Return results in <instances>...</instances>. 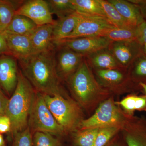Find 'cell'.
Segmentation results:
<instances>
[{"label": "cell", "instance_id": "cell-20", "mask_svg": "<svg viewBox=\"0 0 146 146\" xmlns=\"http://www.w3.org/2000/svg\"><path fill=\"white\" fill-rule=\"evenodd\" d=\"M37 27L36 24L27 17L15 14L5 31L29 37Z\"/></svg>", "mask_w": 146, "mask_h": 146}, {"label": "cell", "instance_id": "cell-17", "mask_svg": "<svg viewBox=\"0 0 146 146\" xmlns=\"http://www.w3.org/2000/svg\"><path fill=\"white\" fill-rule=\"evenodd\" d=\"M84 57L91 68L95 70L123 68L108 48L100 50Z\"/></svg>", "mask_w": 146, "mask_h": 146}, {"label": "cell", "instance_id": "cell-38", "mask_svg": "<svg viewBox=\"0 0 146 146\" xmlns=\"http://www.w3.org/2000/svg\"><path fill=\"white\" fill-rule=\"evenodd\" d=\"M139 86H141V89L143 90L144 92H145L146 96V84L143 83V82H140L139 83Z\"/></svg>", "mask_w": 146, "mask_h": 146}, {"label": "cell", "instance_id": "cell-16", "mask_svg": "<svg viewBox=\"0 0 146 146\" xmlns=\"http://www.w3.org/2000/svg\"><path fill=\"white\" fill-rule=\"evenodd\" d=\"M114 6L128 24L137 27L144 21L138 6L129 1L108 0Z\"/></svg>", "mask_w": 146, "mask_h": 146}, {"label": "cell", "instance_id": "cell-19", "mask_svg": "<svg viewBox=\"0 0 146 146\" xmlns=\"http://www.w3.org/2000/svg\"><path fill=\"white\" fill-rule=\"evenodd\" d=\"M124 70L125 69L120 68L96 70V74L103 84L110 87L117 85L124 81L133 82L130 78L128 69L124 72Z\"/></svg>", "mask_w": 146, "mask_h": 146}, {"label": "cell", "instance_id": "cell-26", "mask_svg": "<svg viewBox=\"0 0 146 146\" xmlns=\"http://www.w3.org/2000/svg\"><path fill=\"white\" fill-rule=\"evenodd\" d=\"M15 7L9 1H0V31H5L15 14Z\"/></svg>", "mask_w": 146, "mask_h": 146}, {"label": "cell", "instance_id": "cell-18", "mask_svg": "<svg viewBox=\"0 0 146 146\" xmlns=\"http://www.w3.org/2000/svg\"><path fill=\"white\" fill-rule=\"evenodd\" d=\"M79 16L80 13L75 11L56 21L52 33L53 42L54 45L58 42L65 40L72 32Z\"/></svg>", "mask_w": 146, "mask_h": 146}, {"label": "cell", "instance_id": "cell-35", "mask_svg": "<svg viewBox=\"0 0 146 146\" xmlns=\"http://www.w3.org/2000/svg\"><path fill=\"white\" fill-rule=\"evenodd\" d=\"M9 100L0 90V115H5Z\"/></svg>", "mask_w": 146, "mask_h": 146}, {"label": "cell", "instance_id": "cell-8", "mask_svg": "<svg viewBox=\"0 0 146 146\" xmlns=\"http://www.w3.org/2000/svg\"><path fill=\"white\" fill-rule=\"evenodd\" d=\"M15 14L27 17L38 26L47 24H54L52 13L46 1L30 0L22 4L16 9Z\"/></svg>", "mask_w": 146, "mask_h": 146}, {"label": "cell", "instance_id": "cell-15", "mask_svg": "<svg viewBox=\"0 0 146 146\" xmlns=\"http://www.w3.org/2000/svg\"><path fill=\"white\" fill-rule=\"evenodd\" d=\"M18 73L16 60L11 58L0 59V84L8 93L16 89Z\"/></svg>", "mask_w": 146, "mask_h": 146}, {"label": "cell", "instance_id": "cell-6", "mask_svg": "<svg viewBox=\"0 0 146 146\" xmlns=\"http://www.w3.org/2000/svg\"><path fill=\"white\" fill-rule=\"evenodd\" d=\"M125 119L114 101L109 99L101 104L90 118L82 120L79 128L82 130L96 128L121 127L125 122Z\"/></svg>", "mask_w": 146, "mask_h": 146}, {"label": "cell", "instance_id": "cell-7", "mask_svg": "<svg viewBox=\"0 0 146 146\" xmlns=\"http://www.w3.org/2000/svg\"><path fill=\"white\" fill-rule=\"evenodd\" d=\"M79 13L74 29L65 39L100 36L105 31L115 27L106 18Z\"/></svg>", "mask_w": 146, "mask_h": 146}, {"label": "cell", "instance_id": "cell-27", "mask_svg": "<svg viewBox=\"0 0 146 146\" xmlns=\"http://www.w3.org/2000/svg\"><path fill=\"white\" fill-rule=\"evenodd\" d=\"M100 128L82 129L76 133L74 138L76 146H94L95 139Z\"/></svg>", "mask_w": 146, "mask_h": 146}, {"label": "cell", "instance_id": "cell-1", "mask_svg": "<svg viewBox=\"0 0 146 146\" xmlns=\"http://www.w3.org/2000/svg\"><path fill=\"white\" fill-rule=\"evenodd\" d=\"M54 50L33 54L19 61L24 76L38 92L50 96H62L56 72Z\"/></svg>", "mask_w": 146, "mask_h": 146}, {"label": "cell", "instance_id": "cell-9", "mask_svg": "<svg viewBox=\"0 0 146 146\" xmlns=\"http://www.w3.org/2000/svg\"><path fill=\"white\" fill-rule=\"evenodd\" d=\"M111 43L112 42L105 37L97 36L65 39L55 45L69 48L85 56L100 50L107 48Z\"/></svg>", "mask_w": 146, "mask_h": 146}, {"label": "cell", "instance_id": "cell-41", "mask_svg": "<svg viewBox=\"0 0 146 146\" xmlns=\"http://www.w3.org/2000/svg\"><path fill=\"white\" fill-rule=\"evenodd\" d=\"M108 146H119L118 145H117V144H112V145H109Z\"/></svg>", "mask_w": 146, "mask_h": 146}, {"label": "cell", "instance_id": "cell-2", "mask_svg": "<svg viewBox=\"0 0 146 146\" xmlns=\"http://www.w3.org/2000/svg\"><path fill=\"white\" fill-rule=\"evenodd\" d=\"M36 93L28 80L21 72L18 73V82L13 96L9 100L5 115L11 123L13 135L28 127L30 113Z\"/></svg>", "mask_w": 146, "mask_h": 146}, {"label": "cell", "instance_id": "cell-22", "mask_svg": "<svg viewBox=\"0 0 146 146\" xmlns=\"http://www.w3.org/2000/svg\"><path fill=\"white\" fill-rule=\"evenodd\" d=\"M75 11L87 16L104 17V11L99 0H71Z\"/></svg>", "mask_w": 146, "mask_h": 146}, {"label": "cell", "instance_id": "cell-21", "mask_svg": "<svg viewBox=\"0 0 146 146\" xmlns=\"http://www.w3.org/2000/svg\"><path fill=\"white\" fill-rule=\"evenodd\" d=\"M100 36L105 37L112 42L136 41L138 39L137 27H115L103 32Z\"/></svg>", "mask_w": 146, "mask_h": 146}, {"label": "cell", "instance_id": "cell-24", "mask_svg": "<svg viewBox=\"0 0 146 146\" xmlns=\"http://www.w3.org/2000/svg\"><path fill=\"white\" fill-rule=\"evenodd\" d=\"M99 1L104 11L106 18L114 26L117 28L131 27L128 24L108 0H99Z\"/></svg>", "mask_w": 146, "mask_h": 146}, {"label": "cell", "instance_id": "cell-10", "mask_svg": "<svg viewBox=\"0 0 146 146\" xmlns=\"http://www.w3.org/2000/svg\"><path fill=\"white\" fill-rule=\"evenodd\" d=\"M108 50L120 66L128 69L139 56L143 54L142 45L137 40L132 42H113Z\"/></svg>", "mask_w": 146, "mask_h": 146}, {"label": "cell", "instance_id": "cell-14", "mask_svg": "<svg viewBox=\"0 0 146 146\" xmlns=\"http://www.w3.org/2000/svg\"><path fill=\"white\" fill-rule=\"evenodd\" d=\"M125 137L127 146H146V120L131 118Z\"/></svg>", "mask_w": 146, "mask_h": 146}, {"label": "cell", "instance_id": "cell-29", "mask_svg": "<svg viewBox=\"0 0 146 146\" xmlns=\"http://www.w3.org/2000/svg\"><path fill=\"white\" fill-rule=\"evenodd\" d=\"M119 127H108L100 128L97 134L94 146H105L110 139L120 130Z\"/></svg>", "mask_w": 146, "mask_h": 146}, {"label": "cell", "instance_id": "cell-31", "mask_svg": "<svg viewBox=\"0 0 146 146\" xmlns=\"http://www.w3.org/2000/svg\"><path fill=\"white\" fill-rule=\"evenodd\" d=\"M136 95H131L123 99L119 103L129 115H133L135 111Z\"/></svg>", "mask_w": 146, "mask_h": 146}, {"label": "cell", "instance_id": "cell-39", "mask_svg": "<svg viewBox=\"0 0 146 146\" xmlns=\"http://www.w3.org/2000/svg\"><path fill=\"white\" fill-rule=\"evenodd\" d=\"M0 146H5V141L3 136L0 134Z\"/></svg>", "mask_w": 146, "mask_h": 146}, {"label": "cell", "instance_id": "cell-36", "mask_svg": "<svg viewBox=\"0 0 146 146\" xmlns=\"http://www.w3.org/2000/svg\"><path fill=\"white\" fill-rule=\"evenodd\" d=\"M129 1L138 6L143 18L146 21V0H130Z\"/></svg>", "mask_w": 146, "mask_h": 146}, {"label": "cell", "instance_id": "cell-30", "mask_svg": "<svg viewBox=\"0 0 146 146\" xmlns=\"http://www.w3.org/2000/svg\"><path fill=\"white\" fill-rule=\"evenodd\" d=\"M31 131L27 127L24 130L13 135L12 146H33Z\"/></svg>", "mask_w": 146, "mask_h": 146}, {"label": "cell", "instance_id": "cell-13", "mask_svg": "<svg viewBox=\"0 0 146 146\" xmlns=\"http://www.w3.org/2000/svg\"><path fill=\"white\" fill-rule=\"evenodd\" d=\"M54 24L38 26L29 36L33 54L54 49L55 45L52 40Z\"/></svg>", "mask_w": 146, "mask_h": 146}, {"label": "cell", "instance_id": "cell-25", "mask_svg": "<svg viewBox=\"0 0 146 146\" xmlns=\"http://www.w3.org/2000/svg\"><path fill=\"white\" fill-rule=\"evenodd\" d=\"M51 13L55 14L58 19L64 18L75 12L71 0L46 1Z\"/></svg>", "mask_w": 146, "mask_h": 146}, {"label": "cell", "instance_id": "cell-23", "mask_svg": "<svg viewBox=\"0 0 146 146\" xmlns=\"http://www.w3.org/2000/svg\"><path fill=\"white\" fill-rule=\"evenodd\" d=\"M131 79L139 85L140 82L146 84V56L143 54L136 59L128 69Z\"/></svg>", "mask_w": 146, "mask_h": 146}, {"label": "cell", "instance_id": "cell-37", "mask_svg": "<svg viewBox=\"0 0 146 146\" xmlns=\"http://www.w3.org/2000/svg\"><path fill=\"white\" fill-rule=\"evenodd\" d=\"M9 52L7 43L3 33L0 31V54Z\"/></svg>", "mask_w": 146, "mask_h": 146}, {"label": "cell", "instance_id": "cell-33", "mask_svg": "<svg viewBox=\"0 0 146 146\" xmlns=\"http://www.w3.org/2000/svg\"><path fill=\"white\" fill-rule=\"evenodd\" d=\"M137 41L141 44L146 43V21H144L137 27Z\"/></svg>", "mask_w": 146, "mask_h": 146}, {"label": "cell", "instance_id": "cell-34", "mask_svg": "<svg viewBox=\"0 0 146 146\" xmlns=\"http://www.w3.org/2000/svg\"><path fill=\"white\" fill-rule=\"evenodd\" d=\"M135 110L146 111V96H136Z\"/></svg>", "mask_w": 146, "mask_h": 146}, {"label": "cell", "instance_id": "cell-28", "mask_svg": "<svg viewBox=\"0 0 146 146\" xmlns=\"http://www.w3.org/2000/svg\"><path fill=\"white\" fill-rule=\"evenodd\" d=\"M33 146H62L60 141L54 135L46 132H35L33 137Z\"/></svg>", "mask_w": 146, "mask_h": 146}, {"label": "cell", "instance_id": "cell-40", "mask_svg": "<svg viewBox=\"0 0 146 146\" xmlns=\"http://www.w3.org/2000/svg\"><path fill=\"white\" fill-rule=\"evenodd\" d=\"M142 48H143V53L146 56V43L143 44Z\"/></svg>", "mask_w": 146, "mask_h": 146}, {"label": "cell", "instance_id": "cell-3", "mask_svg": "<svg viewBox=\"0 0 146 146\" xmlns=\"http://www.w3.org/2000/svg\"><path fill=\"white\" fill-rule=\"evenodd\" d=\"M72 93L80 103L87 105L106 91L94 77L91 68L84 58L78 69L68 80Z\"/></svg>", "mask_w": 146, "mask_h": 146}, {"label": "cell", "instance_id": "cell-12", "mask_svg": "<svg viewBox=\"0 0 146 146\" xmlns=\"http://www.w3.org/2000/svg\"><path fill=\"white\" fill-rule=\"evenodd\" d=\"M7 43L9 52L19 60H25L33 55L29 37L3 32Z\"/></svg>", "mask_w": 146, "mask_h": 146}, {"label": "cell", "instance_id": "cell-32", "mask_svg": "<svg viewBox=\"0 0 146 146\" xmlns=\"http://www.w3.org/2000/svg\"><path fill=\"white\" fill-rule=\"evenodd\" d=\"M11 123L7 115H0V133H5L11 131Z\"/></svg>", "mask_w": 146, "mask_h": 146}, {"label": "cell", "instance_id": "cell-11", "mask_svg": "<svg viewBox=\"0 0 146 146\" xmlns=\"http://www.w3.org/2000/svg\"><path fill=\"white\" fill-rule=\"evenodd\" d=\"M60 47L62 48L56 58V72L59 79L68 80L78 69L84 56L69 48Z\"/></svg>", "mask_w": 146, "mask_h": 146}, {"label": "cell", "instance_id": "cell-4", "mask_svg": "<svg viewBox=\"0 0 146 146\" xmlns=\"http://www.w3.org/2000/svg\"><path fill=\"white\" fill-rule=\"evenodd\" d=\"M43 95L47 106L64 131H72L79 127L83 120L81 109L77 103L61 95Z\"/></svg>", "mask_w": 146, "mask_h": 146}, {"label": "cell", "instance_id": "cell-5", "mask_svg": "<svg viewBox=\"0 0 146 146\" xmlns=\"http://www.w3.org/2000/svg\"><path fill=\"white\" fill-rule=\"evenodd\" d=\"M28 125L31 131L46 132L54 136L65 131L47 106L43 94L38 92L30 113Z\"/></svg>", "mask_w": 146, "mask_h": 146}]
</instances>
